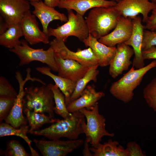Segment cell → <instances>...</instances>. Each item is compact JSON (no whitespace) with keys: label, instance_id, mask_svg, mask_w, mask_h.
<instances>
[{"label":"cell","instance_id":"obj_12","mask_svg":"<svg viewBox=\"0 0 156 156\" xmlns=\"http://www.w3.org/2000/svg\"><path fill=\"white\" fill-rule=\"evenodd\" d=\"M30 4L26 0H0V18L8 27L20 23L30 10Z\"/></svg>","mask_w":156,"mask_h":156},{"label":"cell","instance_id":"obj_37","mask_svg":"<svg viewBox=\"0 0 156 156\" xmlns=\"http://www.w3.org/2000/svg\"><path fill=\"white\" fill-rule=\"evenodd\" d=\"M89 143L85 140L84 143V149L82 151V154L83 156H93L92 153H91L88 146Z\"/></svg>","mask_w":156,"mask_h":156},{"label":"cell","instance_id":"obj_35","mask_svg":"<svg viewBox=\"0 0 156 156\" xmlns=\"http://www.w3.org/2000/svg\"><path fill=\"white\" fill-rule=\"evenodd\" d=\"M144 25V29L151 31H156V8L151 11L146 22Z\"/></svg>","mask_w":156,"mask_h":156},{"label":"cell","instance_id":"obj_42","mask_svg":"<svg viewBox=\"0 0 156 156\" xmlns=\"http://www.w3.org/2000/svg\"><path fill=\"white\" fill-rule=\"evenodd\" d=\"M68 0H60V1H67Z\"/></svg>","mask_w":156,"mask_h":156},{"label":"cell","instance_id":"obj_22","mask_svg":"<svg viewBox=\"0 0 156 156\" xmlns=\"http://www.w3.org/2000/svg\"><path fill=\"white\" fill-rule=\"evenodd\" d=\"M36 69L42 74L50 77L54 80L55 85L64 94L66 105L69 102L70 96L74 91L76 82L53 74L51 71V68L48 66L38 67H36Z\"/></svg>","mask_w":156,"mask_h":156},{"label":"cell","instance_id":"obj_34","mask_svg":"<svg viewBox=\"0 0 156 156\" xmlns=\"http://www.w3.org/2000/svg\"><path fill=\"white\" fill-rule=\"evenodd\" d=\"M126 149L128 156H145L141 147L135 142H130L127 143Z\"/></svg>","mask_w":156,"mask_h":156},{"label":"cell","instance_id":"obj_27","mask_svg":"<svg viewBox=\"0 0 156 156\" xmlns=\"http://www.w3.org/2000/svg\"><path fill=\"white\" fill-rule=\"evenodd\" d=\"M99 66V65H97L90 67L84 76L76 82L74 91L70 96L69 103L80 96L89 82L92 81L94 82L96 81L97 76L99 73V71L97 70Z\"/></svg>","mask_w":156,"mask_h":156},{"label":"cell","instance_id":"obj_5","mask_svg":"<svg viewBox=\"0 0 156 156\" xmlns=\"http://www.w3.org/2000/svg\"><path fill=\"white\" fill-rule=\"evenodd\" d=\"M79 111L87 120L84 131L86 136L85 141L90 143L92 146H97L101 143L104 136L112 137L114 136V133H109L106 130V119L99 113L98 102L90 110L83 108Z\"/></svg>","mask_w":156,"mask_h":156},{"label":"cell","instance_id":"obj_41","mask_svg":"<svg viewBox=\"0 0 156 156\" xmlns=\"http://www.w3.org/2000/svg\"><path fill=\"white\" fill-rule=\"evenodd\" d=\"M150 1L153 3H156V0H150Z\"/></svg>","mask_w":156,"mask_h":156},{"label":"cell","instance_id":"obj_28","mask_svg":"<svg viewBox=\"0 0 156 156\" xmlns=\"http://www.w3.org/2000/svg\"><path fill=\"white\" fill-rule=\"evenodd\" d=\"M54 95L55 106L54 112L64 119L69 118L72 114L68 110L65 102V97L56 85L49 84Z\"/></svg>","mask_w":156,"mask_h":156},{"label":"cell","instance_id":"obj_30","mask_svg":"<svg viewBox=\"0 0 156 156\" xmlns=\"http://www.w3.org/2000/svg\"><path fill=\"white\" fill-rule=\"evenodd\" d=\"M2 153L6 156H29L23 146L18 141L12 140L8 142L5 150Z\"/></svg>","mask_w":156,"mask_h":156},{"label":"cell","instance_id":"obj_20","mask_svg":"<svg viewBox=\"0 0 156 156\" xmlns=\"http://www.w3.org/2000/svg\"><path fill=\"white\" fill-rule=\"evenodd\" d=\"M116 3V1L107 0H68L60 1L58 7L67 10H74L76 13L83 16L90 9L98 7H112Z\"/></svg>","mask_w":156,"mask_h":156},{"label":"cell","instance_id":"obj_21","mask_svg":"<svg viewBox=\"0 0 156 156\" xmlns=\"http://www.w3.org/2000/svg\"><path fill=\"white\" fill-rule=\"evenodd\" d=\"M83 42L86 47L91 48L98 58L99 66L104 67L109 65L115 55L116 47H108L90 35Z\"/></svg>","mask_w":156,"mask_h":156},{"label":"cell","instance_id":"obj_38","mask_svg":"<svg viewBox=\"0 0 156 156\" xmlns=\"http://www.w3.org/2000/svg\"><path fill=\"white\" fill-rule=\"evenodd\" d=\"M60 0H44V2L47 5L53 8L58 6Z\"/></svg>","mask_w":156,"mask_h":156},{"label":"cell","instance_id":"obj_19","mask_svg":"<svg viewBox=\"0 0 156 156\" xmlns=\"http://www.w3.org/2000/svg\"><path fill=\"white\" fill-rule=\"evenodd\" d=\"M105 95L103 92L96 91L94 85H87L79 98L66 105L67 109L71 113L83 108L90 110Z\"/></svg>","mask_w":156,"mask_h":156},{"label":"cell","instance_id":"obj_18","mask_svg":"<svg viewBox=\"0 0 156 156\" xmlns=\"http://www.w3.org/2000/svg\"><path fill=\"white\" fill-rule=\"evenodd\" d=\"M30 4L34 8L32 13L37 17L42 24L43 31L48 35V26L49 23L55 20L66 22L68 17L64 14L60 13L54 8L46 5L41 0L39 1L30 2Z\"/></svg>","mask_w":156,"mask_h":156},{"label":"cell","instance_id":"obj_24","mask_svg":"<svg viewBox=\"0 0 156 156\" xmlns=\"http://www.w3.org/2000/svg\"><path fill=\"white\" fill-rule=\"evenodd\" d=\"M23 36L20 23L9 26L7 29L0 34V44L9 49L21 44L20 38Z\"/></svg>","mask_w":156,"mask_h":156},{"label":"cell","instance_id":"obj_36","mask_svg":"<svg viewBox=\"0 0 156 156\" xmlns=\"http://www.w3.org/2000/svg\"><path fill=\"white\" fill-rule=\"evenodd\" d=\"M143 60H156V46L152 47L142 51Z\"/></svg>","mask_w":156,"mask_h":156},{"label":"cell","instance_id":"obj_40","mask_svg":"<svg viewBox=\"0 0 156 156\" xmlns=\"http://www.w3.org/2000/svg\"><path fill=\"white\" fill-rule=\"evenodd\" d=\"M111 0L116 1L117 3L122 1V0Z\"/></svg>","mask_w":156,"mask_h":156},{"label":"cell","instance_id":"obj_1","mask_svg":"<svg viewBox=\"0 0 156 156\" xmlns=\"http://www.w3.org/2000/svg\"><path fill=\"white\" fill-rule=\"evenodd\" d=\"M85 118L79 111L74 112L69 118L58 119L49 127L35 131L33 134L44 136L51 140L59 139L62 137L76 140L80 134L84 133L86 124Z\"/></svg>","mask_w":156,"mask_h":156},{"label":"cell","instance_id":"obj_17","mask_svg":"<svg viewBox=\"0 0 156 156\" xmlns=\"http://www.w3.org/2000/svg\"><path fill=\"white\" fill-rule=\"evenodd\" d=\"M54 57L58 67V75L75 82L83 77L90 68L73 60L63 59L55 53Z\"/></svg>","mask_w":156,"mask_h":156},{"label":"cell","instance_id":"obj_23","mask_svg":"<svg viewBox=\"0 0 156 156\" xmlns=\"http://www.w3.org/2000/svg\"><path fill=\"white\" fill-rule=\"evenodd\" d=\"M90 149L93 156H128L126 148L118 141L111 139L103 144L100 143L96 147L92 146Z\"/></svg>","mask_w":156,"mask_h":156},{"label":"cell","instance_id":"obj_4","mask_svg":"<svg viewBox=\"0 0 156 156\" xmlns=\"http://www.w3.org/2000/svg\"><path fill=\"white\" fill-rule=\"evenodd\" d=\"M23 106L40 114H48L54 118L55 104L53 92L49 84L38 87L31 86L25 89Z\"/></svg>","mask_w":156,"mask_h":156},{"label":"cell","instance_id":"obj_26","mask_svg":"<svg viewBox=\"0 0 156 156\" xmlns=\"http://www.w3.org/2000/svg\"><path fill=\"white\" fill-rule=\"evenodd\" d=\"M23 111L30 127L29 132L31 134H33L34 131L39 130V128L44 124L53 123L58 119L49 116H47L44 114L31 111L24 106Z\"/></svg>","mask_w":156,"mask_h":156},{"label":"cell","instance_id":"obj_13","mask_svg":"<svg viewBox=\"0 0 156 156\" xmlns=\"http://www.w3.org/2000/svg\"><path fill=\"white\" fill-rule=\"evenodd\" d=\"M23 36L30 44L49 43V36L40 29L36 16L29 11L20 23Z\"/></svg>","mask_w":156,"mask_h":156},{"label":"cell","instance_id":"obj_25","mask_svg":"<svg viewBox=\"0 0 156 156\" xmlns=\"http://www.w3.org/2000/svg\"><path fill=\"white\" fill-rule=\"evenodd\" d=\"M19 129H17L10 125L5 123H1L0 125V137L14 135L22 138L27 143L30 148L32 156H39L37 152L32 147L31 141L27 135L29 132L28 127L26 124L21 125Z\"/></svg>","mask_w":156,"mask_h":156},{"label":"cell","instance_id":"obj_9","mask_svg":"<svg viewBox=\"0 0 156 156\" xmlns=\"http://www.w3.org/2000/svg\"><path fill=\"white\" fill-rule=\"evenodd\" d=\"M31 70L29 68H27V74L24 79H23L20 71H17L15 73L16 78L19 85V91L12 108L8 115L4 120L5 122L15 128H18L21 125L26 124L23 113V100L25 94L24 87L25 83L29 80L39 82L40 80V79L31 77Z\"/></svg>","mask_w":156,"mask_h":156},{"label":"cell","instance_id":"obj_3","mask_svg":"<svg viewBox=\"0 0 156 156\" xmlns=\"http://www.w3.org/2000/svg\"><path fill=\"white\" fill-rule=\"evenodd\" d=\"M121 16L114 6L92 9L86 21L90 35L98 40L114 29Z\"/></svg>","mask_w":156,"mask_h":156},{"label":"cell","instance_id":"obj_31","mask_svg":"<svg viewBox=\"0 0 156 156\" xmlns=\"http://www.w3.org/2000/svg\"><path fill=\"white\" fill-rule=\"evenodd\" d=\"M15 98L0 96V122L5 120L10 112L14 105Z\"/></svg>","mask_w":156,"mask_h":156},{"label":"cell","instance_id":"obj_32","mask_svg":"<svg viewBox=\"0 0 156 156\" xmlns=\"http://www.w3.org/2000/svg\"><path fill=\"white\" fill-rule=\"evenodd\" d=\"M18 93L9 81L4 77H0V96H8L16 98Z\"/></svg>","mask_w":156,"mask_h":156},{"label":"cell","instance_id":"obj_29","mask_svg":"<svg viewBox=\"0 0 156 156\" xmlns=\"http://www.w3.org/2000/svg\"><path fill=\"white\" fill-rule=\"evenodd\" d=\"M143 94L148 106L156 112V77L144 88Z\"/></svg>","mask_w":156,"mask_h":156},{"label":"cell","instance_id":"obj_39","mask_svg":"<svg viewBox=\"0 0 156 156\" xmlns=\"http://www.w3.org/2000/svg\"><path fill=\"white\" fill-rule=\"evenodd\" d=\"M30 2H34V1H39L41 0H26Z\"/></svg>","mask_w":156,"mask_h":156},{"label":"cell","instance_id":"obj_8","mask_svg":"<svg viewBox=\"0 0 156 156\" xmlns=\"http://www.w3.org/2000/svg\"><path fill=\"white\" fill-rule=\"evenodd\" d=\"M65 42L62 39L55 38L50 42L54 53L59 57L76 61L90 67L99 65V60L91 48L83 50L79 48L76 52H74L68 49Z\"/></svg>","mask_w":156,"mask_h":156},{"label":"cell","instance_id":"obj_16","mask_svg":"<svg viewBox=\"0 0 156 156\" xmlns=\"http://www.w3.org/2000/svg\"><path fill=\"white\" fill-rule=\"evenodd\" d=\"M134 54L132 48L125 43L117 45L115 55L109 65V73L113 78L128 69L132 64L131 58Z\"/></svg>","mask_w":156,"mask_h":156},{"label":"cell","instance_id":"obj_10","mask_svg":"<svg viewBox=\"0 0 156 156\" xmlns=\"http://www.w3.org/2000/svg\"><path fill=\"white\" fill-rule=\"evenodd\" d=\"M44 156H66L82 145V139L62 141L59 139L50 141L34 139L33 140Z\"/></svg>","mask_w":156,"mask_h":156},{"label":"cell","instance_id":"obj_2","mask_svg":"<svg viewBox=\"0 0 156 156\" xmlns=\"http://www.w3.org/2000/svg\"><path fill=\"white\" fill-rule=\"evenodd\" d=\"M156 67V60L142 68L135 69L133 66L118 81L111 85L109 92L117 99L127 103L133 99L134 90L141 83L144 75Z\"/></svg>","mask_w":156,"mask_h":156},{"label":"cell","instance_id":"obj_14","mask_svg":"<svg viewBox=\"0 0 156 156\" xmlns=\"http://www.w3.org/2000/svg\"><path fill=\"white\" fill-rule=\"evenodd\" d=\"M132 21L133 28L131 34L129 38L125 43L132 47L134 55L133 66L136 69H139L144 67L145 65L142 50L144 27L142 24L141 18L139 16L132 19Z\"/></svg>","mask_w":156,"mask_h":156},{"label":"cell","instance_id":"obj_6","mask_svg":"<svg viewBox=\"0 0 156 156\" xmlns=\"http://www.w3.org/2000/svg\"><path fill=\"white\" fill-rule=\"evenodd\" d=\"M21 42V44L9 50L18 56L20 66L28 64L34 61H38L47 65L53 71L58 72V67L55 59L54 51L51 47L47 50L34 49L28 45L26 40H22Z\"/></svg>","mask_w":156,"mask_h":156},{"label":"cell","instance_id":"obj_33","mask_svg":"<svg viewBox=\"0 0 156 156\" xmlns=\"http://www.w3.org/2000/svg\"><path fill=\"white\" fill-rule=\"evenodd\" d=\"M154 46H156V31L144 30L142 45V51Z\"/></svg>","mask_w":156,"mask_h":156},{"label":"cell","instance_id":"obj_7","mask_svg":"<svg viewBox=\"0 0 156 156\" xmlns=\"http://www.w3.org/2000/svg\"><path fill=\"white\" fill-rule=\"evenodd\" d=\"M72 10H68V20L65 23L56 28H48L49 36H54L65 41L68 37L74 36L82 42L88 36V28L83 16L75 14Z\"/></svg>","mask_w":156,"mask_h":156},{"label":"cell","instance_id":"obj_15","mask_svg":"<svg viewBox=\"0 0 156 156\" xmlns=\"http://www.w3.org/2000/svg\"><path fill=\"white\" fill-rule=\"evenodd\" d=\"M133 28L132 19L121 16L114 30L98 39L100 42L110 47L125 43L130 38Z\"/></svg>","mask_w":156,"mask_h":156},{"label":"cell","instance_id":"obj_11","mask_svg":"<svg viewBox=\"0 0 156 156\" xmlns=\"http://www.w3.org/2000/svg\"><path fill=\"white\" fill-rule=\"evenodd\" d=\"M114 6L121 16L125 18L132 19L141 14L142 22L146 23L150 12L156 8V3L150 0H122Z\"/></svg>","mask_w":156,"mask_h":156}]
</instances>
